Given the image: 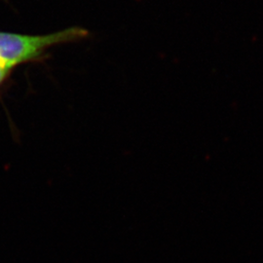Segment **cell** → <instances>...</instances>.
<instances>
[{
    "mask_svg": "<svg viewBox=\"0 0 263 263\" xmlns=\"http://www.w3.org/2000/svg\"><path fill=\"white\" fill-rule=\"evenodd\" d=\"M90 35L88 29L66 28L46 35H24L0 31V60L15 68L21 64L40 60L55 45L79 41Z\"/></svg>",
    "mask_w": 263,
    "mask_h": 263,
    "instance_id": "6da1fadb",
    "label": "cell"
},
{
    "mask_svg": "<svg viewBox=\"0 0 263 263\" xmlns=\"http://www.w3.org/2000/svg\"><path fill=\"white\" fill-rule=\"evenodd\" d=\"M13 69L14 68L11 67L8 64L0 60V86L5 82Z\"/></svg>",
    "mask_w": 263,
    "mask_h": 263,
    "instance_id": "7a4b0ae2",
    "label": "cell"
}]
</instances>
